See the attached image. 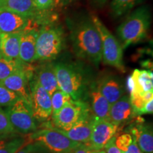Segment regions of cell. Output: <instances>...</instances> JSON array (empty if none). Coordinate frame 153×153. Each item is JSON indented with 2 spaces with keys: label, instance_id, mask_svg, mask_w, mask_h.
Here are the masks:
<instances>
[{
  "label": "cell",
  "instance_id": "cell-1",
  "mask_svg": "<svg viewBox=\"0 0 153 153\" xmlns=\"http://www.w3.org/2000/svg\"><path fill=\"white\" fill-rule=\"evenodd\" d=\"M70 39L78 57L98 66L102 58L101 37L91 19L84 18L72 23Z\"/></svg>",
  "mask_w": 153,
  "mask_h": 153
},
{
  "label": "cell",
  "instance_id": "cell-2",
  "mask_svg": "<svg viewBox=\"0 0 153 153\" xmlns=\"http://www.w3.org/2000/svg\"><path fill=\"white\" fill-rule=\"evenodd\" d=\"M59 89L70 96L74 101H85L91 82L80 65L70 62L54 64Z\"/></svg>",
  "mask_w": 153,
  "mask_h": 153
},
{
  "label": "cell",
  "instance_id": "cell-3",
  "mask_svg": "<svg viewBox=\"0 0 153 153\" xmlns=\"http://www.w3.org/2000/svg\"><path fill=\"white\" fill-rule=\"evenodd\" d=\"M150 22V11L145 7L137 8L126 17L117 29L123 49L144 39L148 34Z\"/></svg>",
  "mask_w": 153,
  "mask_h": 153
},
{
  "label": "cell",
  "instance_id": "cell-4",
  "mask_svg": "<svg viewBox=\"0 0 153 153\" xmlns=\"http://www.w3.org/2000/svg\"><path fill=\"white\" fill-rule=\"evenodd\" d=\"M65 45L62 28L52 25L43 26L37 31L36 60L51 61L58 56Z\"/></svg>",
  "mask_w": 153,
  "mask_h": 153
},
{
  "label": "cell",
  "instance_id": "cell-5",
  "mask_svg": "<svg viewBox=\"0 0 153 153\" xmlns=\"http://www.w3.org/2000/svg\"><path fill=\"white\" fill-rule=\"evenodd\" d=\"M101 37V52L104 64L116 68L122 72H126L123 60V48L115 36L97 16L91 17Z\"/></svg>",
  "mask_w": 153,
  "mask_h": 153
},
{
  "label": "cell",
  "instance_id": "cell-6",
  "mask_svg": "<svg viewBox=\"0 0 153 153\" xmlns=\"http://www.w3.org/2000/svg\"><path fill=\"white\" fill-rule=\"evenodd\" d=\"M29 138L41 143L52 153H70L80 144L69 139L51 125L32 133Z\"/></svg>",
  "mask_w": 153,
  "mask_h": 153
},
{
  "label": "cell",
  "instance_id": "cell-7",
  "mask_svg": "<svg viewBox=\"0 0 153 153\" xmlns=\"http://www.w3.org/2000/svg\"><path fill=\"white\" fill-rule=\"evenodd\" d=\"M4 111L16 132L28 134L37 131V124L33 117L31 107L24 99H19Z\"/></svg>",
  "mask_w": 153,
  "mask_h": 153
},
{
  "label": "cell",
  "instance_id": "cell-8",
  "mask_svg": "<svg viewBox=\"0 0 153 153\" xmlns=\"http://www.w3.org/2000/svg\"><path fill=\"white\" fill-rule=\"evenodd\" d=\"M91 114H92L87 101L72 100L53 116V124L56 129L67 131L79 120Z\"/></svg>",
  "mask_w": 153,
  "mask_h": 153
},
{
  "label": "cell",
  "instance_id": "cell-9",
  "mask_svg": "<svg viewBox=\"0 0 153 153\" xmlns=\"http://www.w3.org/2000/svg\"><path fill=\"white\" fill-rule=\"evenodd\" d=\"M30 106L33 117L37 121H46L52 115L51 95L34 77L30 82Z\"/></svg>",
  "mask_w": 153,
  "mask_h": 153
},
{
  "label": "cell",
  "instance_id": "cell-10",
  "mask_svg": "<svg viewBox=\"0 0 153 153\" xmlns=\"http://www.w3.org/2000/svg\"><path fill=\"white\" fill-rule=\"evenodd\" d=\"M33 76V67L30 64H27L23 70L0 81V83L18 94L20 98L30 105V82Z\"/></svg>",
  "mask_w": 153,
  "mask_h": 153
},
{
  "label": "cell",
  "instance_id": "cell-11",
  "mask_svg": "<svg viewBox=\"0 0 153 153\" xmlns=\"http://www.w3.org/2000/svg\"><path fill=\"white\" fill-rule=\"evenodd\" d=\"M36 19L30 17L10 12L0 11V33H22L28 30L33 29Z\"/></svg>",
  "mask_w": 153,
  "mask_h": 153
},
{
  "label": "cell",
  "instance_id": "cell-12",
  "mask_svg": "<svg viewBox=\"0 0 153 153\" xmlns=\"http://www.w3.org/2000/svg\"><path fill=\"white\" fill-rule=\"evenodd\" d=\"M118 126L109 120H99L95 118L89 144L96 150H101L106 143L115 136Z\"/></svg>",
  "mask_w": 153,
  "mask_h": 153
},
{
  "label": "cell",
  "instance_id": "cell-13",
  "mask_svg": "<svg viewBox=\"0 0 153 153\" xmlns=\"http://www.w3.org/2000/svg\"><path fill=\"white\" fill-rule=\"evenodd\" d=\"M87 98L89 99L88 104L94 117L99 120H109L111 104L99 90L97 82L91 83L88 90Z\"/></svg>",
  "mask_w": 153,
  "mask_h": 153
},
{
  "label": "cell",
  "instance_id": "cell-14",
  "mask_svg": "<svg viewBox=\"0 0 153 153\" xmlns=\"http://www.w3.org/2000/svg\"><path fill=\"white\" fill-rule=\"evenodd\" d=\"M0 11L16 13L37 21L43 16V11L36 7L33 0H0Z\"/></svg>",
  "mask_w": 153,
  "mask_h": 153
},
{
  "label": "cell",
  "instance_id": "cell-15",
  "mask_svg": "<svg viewBox=\"0 0 153 153\" xmlns=\"http://www.w3.org/2000/svg\"><path fill=\"white\" fill-rule=\"evenodd\" d=\"M136 116L132 106L130 97L123 96L109 108V121L118 126L126 123Z\"/></svg>",
  "mask_w": 153,
  "mask_h": 153
},
{
  "label": "cell",
  "instance_id": "cell-16",
  "mask_svg": "<svg viewBox=\"0 0 153 153\" xmlns=\"http://www.w3.org/2000/svg\"><path fill=\"white\" fill-rule=\"evenodd\" d=\"M128 130L130 134L135 139L137 146L143 153H152V129L150 125H145L143 118L137 120L136 123L130 126Z\"/></svg>",
  "mask_w": 153,
  "mask_h": 153
},
{
  "label": "cell",
  "instance_id": "cell-17",
  "mask_svg": "<svg viewBox=\"0 0 153 153\" xmlns=\"http://www.w3.org/2000/svg\"><path fill=\"white\" fill-rule=\"evenodd\" d=\"M97 87L110 104H114L123 97L124 87L120 79L115 76L107 75L103 76L97 82Z\"/></svg>",
  "mask_w": 153,
  "mask_h": 153
},
{
  "label": "cell",
  "instance_id": "cell-18",
  "mask_svg": "<svg viewBox=\"0 0 153 153\" xmlns=\"http://www.w3.org/2000/svg\"><path fill=\"white\" fill-rule=\"evenodd\" d=\"M94 120L95 118L92 114H91L79 120L69 131H64L57 130L74 142L89 143L90 141Z\"/></svg>",
  "mask_w": 153,
  "mask_h": 153
},
{
  "label": "cell",
  "instance_id": "cell-19",
  "mask_svg": "<svg viewBox=\"0 0 153 153\" xmlns=\"http://www.w3.org/2000/svg\"><path fill=\"white\" fill-rule=\"evenodd\" d=\"M130 94H143L153 91V75L152 71L135 69L128 79Z\"/></svg>",
  "mask_w": 153,
  "mask_h": 153
},
{
  "label": "cell",
  "instance_id": "cell-20",
  "mask_svg": "<svg viewBox=\"0 0 153 153\" xmlns=\"http://www.w3.org/2000/svg\"><path fill=\"white\" fill-rule=\"evenodd\" d=\"M33 77L51 96L59 88L54 64L52 62H45L38 67Z\"/></svg>",
  "mask_w": 153,
  "mask_h": 153
},
{
  "label": "cell",
  "instance_id": "cell-21",
  "mask_svg": "<svg viewBox=\"0 0 153 153\" xmlns=\"http://www.w3.org/2000/svg\"><path fill=\"white\" fill-rule=\"evenodd\" d=\"M37 30L35 28L23 32L21 37L20 48H19V60L25 63L35 62L36 42Z\"/></svg>",
  "mask_w": 153,
  "mask_h": 153
},
{
  "label": "cell",
  "instance_id": "cell-22",
  "mask_svg": "<svg viewBox=\"0 0 153 153\" xmlns=\"http://www.w3.org/2000/svg\"><path fill=\"white\" fill-rule=\"evenodd\" d=\"M22 33H1V57L9 60L19 59V48H20V41Z\"/></svg>",
  "mask_w": 153,
  "mask_h": 153
},
{
  "label": "cell",
  "instance_id": "cell-23",
  "mask_svg": "<svg viewBox=\"0 0 153 153\" xmlns=\"http://www.w3.org/2000/svg\"><path fill=\"white\" fill-rule=\"evenodd\" d=\"M28 63H25L18 60H9V59L0 57V81L5 79L15 72L22 70Z\"/></svg>",
  "mask_w": 153,
  "mask_h": 153
},
{
  "label": "cell",
  "instance_id": "cell-24",
  "mask_svg": "<svg viewBox=\"0 0 153 153\" xmlns=\"http://www.w3.org/2000/svg\"><path fill=\"white\" fill-rule=\"evenodd\" d=\"M143 1V0H112L111 9L113 16L116 18L123 16Z\"/></svg>",
  "mask_w": 153,
  "mask_h": 153
},
{
  "label": "cell",
  "instance_id": "cell-25",
  "mask_svg": "<svg viewBox=\"0 0 153 153\" xmlns=\"http://www.w3.org/2000/svg\"><path fill=\"white\" fill-rule=\"evenodd\" d=\"M29 137H17L0 140V153H16L19 149L29 143Z\"/></svg>",
  "mask_w": 153,
  "mask_h": 153
},
{
  "label": "cell",
  "instance_id": "cell-26",
  "mask_svg": "<svg viewBox=\"0 0 153 153\" xmlns=\"http://www.w3.org/2000/svg\"><path fill=\"white\" fill-rule=\"evenodd\" d=\"M51 98L52 105V117L56 115L63 106L69 104L72 100L70 95L62 91L59 88L52 94Z\"/></svg>",
  "mask_w": 153,
  "mask_h": 153
},
{
  "label": "cell",
  "instance_id": "cell-27",
  "mask_svg": "<svg viewBox=\"0 0 153 153\" xmlns=\"http://www.w3.org/2000/svg\"><path fill=\"white\" fill-rule=\"evenodd\" d=\"M16 133L9 122L4 110L0 107V140L7 139Z\"/></svg>",
  "mask_w": 153,
  "mask_h": 153
},
{
  "label": "cell",
  "instance_id": "cell-28",
  "mask_svg": "<svg viewBox=\"0 0 153 153\" xmlns=\"http://www.w3.org/2000/svg\"><path fill=\"white\" fill-rule=\"evenodd\" d=\"M20 99L18 94L0 83V107H8Z\"/></svg>",
  "mask_w": 153,
  "mask_h": 153
},
{
  "label": "cell",
  "instance_id": "cell-29",
  "mask_svg": "<svg viewBox=\"0 0 153 153\" xmlns=\"http://www.w3.org/2000/svg\"><path fill=\"white\" fill-rule=\"evenodd\" d=\"M133 141V137L130 133H123L119 136L116 137L115 145L123 152H126Z\"/></svg>",
  "mask_w": 153,
  "mask_h": 153
},
{
  "label": "cell",
  "instance_id": "cell-30",
  "mask_svg": "<svg viewBox=\"0 0 153 153\" xmlns=\"http://www.w3.org/2000/svg\"><path fill=\"white\" fill-rule=\"evenodd\" d=\"M44 150L45 148L41 143L29 142L19 149L16 153H42Z\"/></svg>",
  "mask_w": 153,
  "mask_h": 153
},
{
  "label": "cell",
  "instance_id": "cell-31",
  "mask_svg": "<svg viewBox=\"0 0 153 153\" xmlns=\"http://www.w3.org/2000/svg\"><path fill=\"white\" fill-rule=\"evenodd\" d=\"M34 4L40 11H46L54 7L53 0H33Z\"/></svg>",
  "mask_w": 153,
  "mask_h": 153
},
{
  "label": "cell",
  "instance_id": "cell-32",
  "mask_svg": "<svg viewBox=\"0 0 153 153\" xmlns=\"http://www.w3.org/2000/svg\"><path fill=\"white\" fill-rule=\"evenodd\" d=\"M94 150L89 143H80L74 150L70 153H96Z\"/></svg>",
  "mask_w": 153,
  "mask_h": 153
},
{
  "label": "cell",
  "instance_id": "cell-33",
  "mask_svg": "<svg viewBox=\"0 0 153 153\" xmlns=\"http://www.w3.org/2000/svg\"><path fill=\"white\" fill-rule=\"evenodd\" d=\"M115 139L116 136L113 137L111 139L106 143V145L104 146L105 151L106 153H123V151L119 150L115 145Z\"/></svg>",
  "mask_w": 153,
  "mask_h": 153
},
{
  "label": "cell",
  "instance_id": "cell-34",
  "mask_svg": "<svg viewBox=\"0 0 153 153\" xmlns=\"http://www.w3.org/2000/svg\"><path fill=\"white\" fill-rule=\"evenodd\" d=\"M123 153H143L141 151L140 149L139 148V147L137 146L135 139L133 137V141H132L131 144L130 145V146L128 148L126 152H123Z\"/></svg>",
  "mask_w": 153,
  "mask_h": 153
},
{
  "label": "cell",
  "instance_id": "cell-35",
  "mask_svg": "<svg viewBox=\"0 0 153 153\" xmlns=\"http://www.w3.org/2000/svg\"><path fill=\"white\" fill-rule=\"evenodd\" d=\"M152 112H153V99L148 101V102L145 104V106L143 108V109L141 110L140 115L152 114Z\"/></svg>",
  "mask_w": 153,
  "mask_h": 153
},
{
  "label": "cell",
  "instance_id": "cell-36",
  "mask_svg": "<svg viewBox=\"0 0 153 153\" xmlns=\"http://www.w3.org/2000/svg\"><path fill=\"white\" fill-rule=\"evenodd\" d=\"M72 0H53L54 4L57 5H65L70 3Z\"/></svg>",
  "mask_w": 153,
  "mask_h": 153
},
{
  "label": "cell",
  "instance_id": "cell-37",
  "mask_svg": "<svg viewBox=\"0 0 153 153\" xmlns=\"http://www.w3.org/2000/svg\"><path fill=\"white\" fill-rule=\"evenodd\" d=\"M94 2L99 6H102L106 3L108 0H93Z\"/></svg>",
  "mask_w": 153,
  "mask_h": 153
},
{
  "label": "cell",
  "instance_id": "cell-38",
  "mask_svg": "<svg viewBox=\"0 0 153 153\" xmlns=\"http://www.w3.org/2000/svg\"><path fill=\"white\" fill-rule=\"evenodd\" d=\"M96 153H106V151H105V150H97V152H96Z\"/></svg>",
  "mask_w": 153,
  "mask_h": 153
},
{
  "label": "cell",
  "instance_id": "cell-39",
  "mask_svg": "<svg viewBox=\"0 0 153 153\" xmlns=\"http://www.w3.org/2000/svg\"><path fill=\"white\" fill-rule=\"evenodd\" d=\"M1 33H0V57H1Z\"/></svg>",
  "mask_w": 153,
  "mask_h": 153
}]
</instances>
